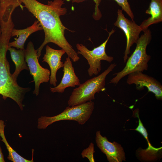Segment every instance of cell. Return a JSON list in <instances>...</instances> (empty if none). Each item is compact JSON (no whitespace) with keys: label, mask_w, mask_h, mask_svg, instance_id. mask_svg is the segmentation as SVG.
Listing matches in <instances>:
<instances>
[{"label":"cell","mask_w":162,"mask_h":162,"mask_svg":"<svg viewBox=\"0 0 162 162\" xmlns=\"http://www.w3.org/2000/svg\"><path fill=\"white\" fill-rule=\"evenodd\" d=\"M131 19L134 21V16L128 0H114Z\"/></svg>","instance_id":"20"},{"label":"cell","mask_w":162,"mask_h":162,"mask_svg":"<svg viewBox=\"0 0 162 162\" xmlns=\"http://www.w3.org/2000/svg\"><path fill=\"white\" fill-rule=\"evenodd\" d=\"M43 30L39 21H34L33 24L24 29H16L13 28L11 32V36H17L15 40L8 44V47H14L17 50L24 49V45L27 38L32 34L39 31Z\"/></svg>","instance_id":"13"},{"label":"cell","mask_w":162,"mask_h":162,"mask_svg":"<svg viewBox=\"0 0 162 162\" xmlns=\"http://www.w3.org/2000/svg\"><path fill=\"white\" fill-rule=\"evenodd\" d=\"M86 0H71L73 3H80ZM95 3V11L93 17L96 20L99 19L101 16V14L99 9V6L102 0H93Z\"/></svg>","instance_id":"21"},{"label":"cell","mask_w":162,"mask_h":162,"mask_svg":"<svg viewBox=\"0 0 162 162\" xmlns=\"http://www.w3.org/2000/svg\"><path fill=\"white\" fill-rule=\"evenodd\" d=\"M94 144L91 142L89 146L82 151L81 155L83 158H87L90 162H94Z\"/></svg>","instance_id":"19"},{"label":"cell","mask_w":162,"mask_h":162,"mask_svg":"<svg viewBox=\"0 0 162 162\" xmlns=\"http://www.w3.org/2000/svg\"><path fill=\"white\" fill-rule=\"evenodd\" d=\"M1 28L0 27V34L1 33Z\"/></svg>","instance_id":"23"},{"label":"cell","mask_w":162,"mask_h":162,"mask_svg":"<svg viewBox=\"0 0 162 162\" xmlns=\"http://www.w3.org/2000/svg\"><path fill=\"white\" fill-rule=\"evenodd\" d=\"M63 75L60 83L54 88L50 87V90L52 93H63L65 89L68 87H75L79 86L80 80L76 76L72 62L68 57L66 58L64 63Z\"/></svg>","instance_id":"12"},{"label":"cell","mask_w":162,"mask_h":162,"mask_svg":"<svg viewBox=\"0 0 162 162\" xmlns=\"http://www.w3.org/2000/svg\"><path fill=\"white\" fill-rule=\"evenodd\" d=\"M127 83L134 84L137 90H141L146 87L148 92L154 94L156 99L161 100L162 85L154 78L140 71H136L128 74Z\"/></svg>","instance_id":"9"},{"label":"cell","mask_w":162,"mask_h":162,"mask_svg":"<svg viewBox=\"0 0 162 162\" xmlns=\"http://www.w3.org/2000/svg\"><path fill=\"white\" fill-rule=\"evenodd\" d=\"M25 49L16 50L12 47L8 48L11 59L15 66V70L12 74V76L14 80L16 82H17V78L22 70H29L25 60Z\"/></svg>","instance_id":"15"},{"label":"cell","mask_w":162,"mask_h":162,"mask_svg":"<svg viewBox=\"0 0 162 162\" xmlns=\"http://www.w3.org/2000/svg\"><path fill=\"white\" fill-rule=\"evenodd\" d=\"M95 142L98 147L105 154L109 162H122L126 160L125 153L121 145L116 142H111L103 136L100 130L96 132Z\"/></svg>","instance_id":"10"},{"label":"cell","mask_w":162,"mask_h":162,"mask_svg":"<svg viewBox=\"0 0 162 162\" xmlns=\"http://www.w3.org/2000/svg\"><path fill=\"white\" fill-rule=\"evenodd\" d=\"M94 108V103L91 101L74 106H69L61 113L53 116H43L38 119L37 128L45 129L57 122L62 120L74 121L83 125L91 117Z\"/></svg>","instance_id":"5"},{"label":"cell","mask_w":162,"mask_h":162,"mask_svg":"<svg viewBox=\"0 0 162 162\" xmlns=\"http://www.w3.org/2000/svg\"><path fill=\"white\" fill-rule=\"evenodd\" d=\"M122 10H118L117 19L114 25L124 32L126 38V45L123 57L124 62H125L130 53L131 47L134 44L136 43L142 31L140 26L134 21L130 20L125 17Z\"/></svg>","instance_id":"8"},{"label":"cell","mask_w":162,"mask_h":162,"mask_svg":"<svg viewBox=\"0 0 162 162\" xmlns=\"http://www.w3.org/2000/svg\"><path fill=\"white\" fill-rule=\"evenodd\" d=\"M46 53L43 58L42 62H46L49 65L51 71L50 83L56 86L57 82L56 73L58 70L63 67L64 64L61 61V58L65 52L62 49L60 50L53 49L48 45L46 46Z\"/></svg>","instance_id":"11"},{"label":"cell","mask_w":162,"mask_h":162,"mask_svg":"<svg viewBox=\"0 0 162 162\" xmlns=\"http://www.w3.org/2000/svg\"><path fill=\"white\" fill-rule=\"evenodd\" d=\"M162 147L156 148L153 146L145 149H138L136 151V155L141 160L154 161L160 158Z\"/></svg>","instance_id":"17"},{"label":"cell","mask_w":162,"mask_h":162,"mask_svg":"<svg viewBox=\"0 0 162 162\" xmlns=\"http://www.w3.org/2000/svg\"><path fill=\"white\" fill-rule=\"evenodd\" d=\"M143 32V34L136 43L134 51L127 59L125 67L121 71L113 74L116 76L110 80L109 83L116 84L122 79L130 73L136 71L143 72L147 70L148 63L151 57L147 54L146 50L151 40L152 36L149 28Z\"/></svg>","instance_id":"3"},{"label":"cell","mask_w":162,"mask_h":162,"mask_svg":"<svg viewBox=\"0 0 162 162\" xmlns=\"http://www.w3.org/2000/svg\"><path fill=\"white\" fill-rule=\"evenodd\" d=\"M11 38L8 34H0V94L4 100L10 98L14 100L22 110L24 106L22 102L25 95L30 88L20 86L17 82L14 80L10 73L6 55Z\"/></svg>","instance_id":"2"},{"label":"cell","mask_w":162,"mask_h":162,"mask_svg":"<svg viewBox=\"0 0 162 162\" xmlns=\"http://www.w3.org/2000/svg\"><path fill=\"white\" fill-rule=\"evenodd\" d=\"M29 12L40 22L44 33V40L37 49L39 59L44 46L52 43L58 45L65 52L72 61H79L77 53L69 44L64 36L67 28L63 24L60 16L67 13L66 8L62 7L64 4L63 0L48 1L47 4H43L36 0H20Z\"/></svg>","instance_id":"1"},{"label":"cell","mask_w":162,"mask_h":162,"mask_svg":"<svg viewBox=\"0 0 162 162\" xmlns=\"http://www.w3.org/2000/svg\"><path fill=\"white\" fill-rule=\"evenodd\" d=\"M116 65L115 63L111 64L100 74L80 84L74 89L68 101L69 106L80 105L94 100L95 93L105 90L106 77Z\"/></svg>","instance_id":"4"},{"label":"cell","mask_w":162,"mask_h":162,"mask_svg":"<svg viewBox=\"0 0 162 162\" xmlns=\"http://www.w3.org/2000/svg\"><path fill=\"white\" fill-rule=\"evenodd\" d=\"M115 32V31L112 29L109 33V35L106 40L92 50H89L82 44H77L76 45L78 50L77 54L82 55L88 61L89 67L87 71L90 76L93 75H97L101 71V60H105L109 63L113 61V57L108 56L106 54V47L110 38Z\"/></svg>","instance_id":"6"},{"label":"cell","mask_w":162,"mask_h":162,"mask_svg":"<svg viewBox=\"0 0 162 162\" xmlns=\"http://www.w3.org/2000/svg\"><path fill=\"white\" fill-rule=\"evenodd\" d=\"M5 126L4 121L2 120H0V136L2 139L1 140L4 143L8 152L7 157L8 159L13 162H34L33 151L32 159L31 160H27L19 154L9 145L4 134V129Z\"/></svg>","instance_id":"16"},{"label":"cell","mask_w":162,"mask_h":162,"mask_svg":"<svg viewBox=\"0 0 162 162\" xmlns=\"http://www.w3.org/2000/svg\"><path fill=\"white\" fill-rule=\"evenodd\" d=\"M37 53V50L34 48L33 43L31 41L28 42L25 50V60L30 74L33 77L34 80L32 82L35 83L33 94L36 96L39 94L40 84L48 82L50 75L49 70L43 68L39 64Z\"/></svg>","instance_id":"7"},{"label":"cell","mask_w":162,"mask_h":162,"mask_svg":"<svg viewBox=\"0 0 162 162\" xmlns=\"http://www.w3.org/2000/svg\"><path fill=\"white\" fill-rule=\"evenodd\" d=\"M138 110H137V109H136L134 111L136 116L138 118L139 124L137 127L134 130L140 133L146 140L148 145V147H151L153 146H152L149 140L148 137V134L147 130L144 126L139 117Z\"/></svg>","instance_id":"18"},{"label":"cell","mask_w":162,"mask_h":162,"mask_svg":"<svg viewBox=\"0 0 162 162\" xmlns=\"http://www.w3.org/2000/svg\"><path fill=\"white\" fill-rule=\"evenodd\" d=\"M1 140L0 138V141ZM4 156L2 152V148L0 145V162H5Z\"/></svg>","instance_id":"22"},{"label":"cell","mask_w":162,"mask_h":162,"mask_svg":"<svg viewBox=\"0 0 162 162\" xmlns=\"http://www.w3.org/2000/svg\"><path fill=\"white\" fill-rule=\"evenodd\" d=\"M146 13L151 16L140 25L142 31L148 29L150 25L162 21V0H151Z\"/></svg>","instance_id":"14"}]
</instances>
